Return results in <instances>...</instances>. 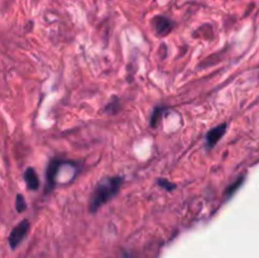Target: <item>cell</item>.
I'll return each instance as SVG.
<instances>
[{
  "instance_id": "7a4b0ae2",
  "label": "cell",
  "mask_w": 259,
  "mask_h": 258,
  "mask_svg": "<svg viewBox=\"0 0 259 258\" xmlns=\"http://www.w3.org/2000/svg\"><path fill=\"white\" fill-rule=\"evenodd\" d=\"M28 230H29V222L27 219H23L17 227L13 228V230L10 232L9 235V245L12 249L17 248L20 243L23 242L25 237L28 234Z\"/></svg>"
},
{
  "instance_id": "8992f818",
  "label": "cell",
  "mask_w": 259,
  "mask_h": 258,
  "mask_svg": "<svg viewBox=\"0 0 259 258\" xmlns=\"http://www.w3.org/2000/svg\"><path fill=\"white\" fill-rule=\"evenodd\" d=\"M24 180H25V184H27L28 189L34 191V190L38 189L39 186V180H38L37 174H35L34 169L32 167H28L24 172Z\"/></svg>"
},
{
  "instance_id": "52a82bcc",
  "label": "cell",
  "mask_w": 259,
  "mask_h": 258,
  "mask_svg": "<svg viewBox=\"0 0 259 258\" xmlns=\"http://www.w3.org/2000/svg\"><path fill=\"white\" fill-rule=\"evenodd\" d=\"M242 184H243V177H240V179H238L237 181L233 182V184L230 185L229 187H228L227 191H225V196H227V197L232 196V195L234 194V192L237 191L238 189H239V186H242Z\"/></svg>"
},
{
  "instance_id": "6da1fadb",
  "label": "cell",
  "mask_w": 259,
  "mask_h": 258,
  "mask_svg": "<svg viewBox=\"0 0 259 258\" xmlns=\"http://www.w3.org/2000/svg\"><path fill=\"white\" fill-rule=\"evenodd\" d=\"M121 184H123V177H108L103 181L99 182L98 186L95 187L94 192L91 194L90 204H89V210L91 212H95L103 206L104 204L113 199L120 190Z\"/></svg>"
},
{
  "instance_id": "ba28073f",
  "label": "cell",
  "mask_w": 259,
  "mask_h": 258,
  "mask_svg": "<svg viewBox=\"0 0 259 258\" xmlns=\"http://www.w3.org/2000/svg\"><path fill=\"white\" fill-rule=\"evenodd\" d=\"M15 207H17V211L23 212L25 209H27V202H25L23 195L18 194L17 195V201H15Z\"/></svg>"
},
{
  "instance_id": "9c48e42d",
  "label": "cell",
  "mask_w": 259,
  "mask_h": 258,
  "mask_svg": "<svg viewBox=\"0 0 259 258\" xmlns=\"http://www.w3.org/2000/svg\"><path fill=\"white\" fill-rule=\"evenodd\" d=\"M163 110H164L163 108H157L156 110H154L153 115H152V121H151L152 126H156V121L158 120V119H161L162 111H163Z\"/></svg>"
},
{
  "instance_id": "277c9868",
  "label": "cell",
  "mask_w": 259,
  "mask_h": 258,
  "mask_svg": "<svg viewBox=\"0 0 259 258\" xmlns=\"http://www.w3.org/2000/svg\"><path fill=\"white\" fill-rule=\"evenodd\" d=\"M154 28H156L157 33L159 35H166L172 30L174 23H172L171 19H168L166 17H157L154 19Z\"/></svg>"
},
{
  "instance_id": "3957f363",
  "label": "cell",
  "mask_w": 259,
  "mask_h": 258,
  "mask_svg": "<svg viewBox=\"0 0 259 258\" xmlns=\"http://www.w3.org/2000/svg\"><path fill=\"white\" fill-rule=\"evenodd\" d=\"M225 131H227V124H222V125H218L215 126L214 129H211V131L206 134L207 148H212V147L222 139V137L225 134Z\"/></svg>"
},
{
  "instance_id": "5b68a950",
  "label": "cell",
  "mask_w": 259,
  "mask_h": 258,
  "mask_svg": "<svg viewBox=\"0 0 259 258\" xmlns=\"http://www.w3.org/2000/svg\"><path fill=\"white\" fill-rule=\"evenodd\" d=\"M62 164V162L58 161V159H52L48 164L47 168V191H51L55 185V180H56V175H57L58 168Z\"/></svg>"
},
{
  "instance_id": "30bf717a",
  "label": "cell",
  "mask_w": 259,
  "mask_h": 258,
  "mask_svg": "<svg viewBox=\"0 0 259 258\" xmlns=\"http://www.w3.org/2000/svg\"><path fill=\"white\" fill-rule=\"evenodd\" d=\"M158 184L161 185V186L166 187L167 190L174 189V187H175V185H174V184H171V182H164V181H163V179H158Z\"/></svg>"
}]
</instances>
